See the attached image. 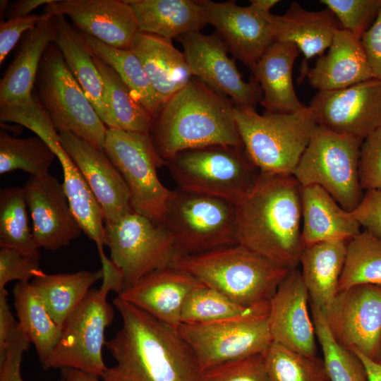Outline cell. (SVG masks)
<instances>
[{"mask_svg":"<svg viewBox=\"0 0 381 381\" xmlns=\"http://www.w3.org/2000/svg\"><path fill=\"white\" fill-rule=\"evenodd\" d=\"M121 329L105 346L116 364L103 381H202V371L177 329L119 296Z\"/></svg>","mask_w":381,"mask_h":381,"instance_id":"6da1fadb","label":"cell"},{"mask_svg":"<svg viewBox=\"0 0 381 381\" xmlns=\"http://www.w3.org/2000/svg\"><path fill=\"white\" fill-rule=\"evenodd\" d=\"M301 190L293 175L260 172L236 205L238 243L284 268L298 267L304 249Z\"/></svg>","mask_w":381,"mask_h":381,"instance_id":"7a4b0ae2","label":"cell"},{"mask_svg":"<svg viewBox=\"0 0 381 381\" xmlns=\"http://www.w3.org/2000/svg\"><path fill=\"white\" fill-rule=\"evenodd\" d=\"M234 102L195 77L166 101L150 133L159 157L214 145L243 146Z\"/></svg>","mask_w":381,"mask_h":381,"instance_id":"3957f363","label":"cell"},{"mask_svg":"<svg viewBox=\"0 0 381 381\" xmlns=\"http://www.w3.org/2000/svg\"><path fill=\"white\" fill-rule=\"evenodd\" d=\"M174 266L247 306L270 302L291 270L238 243L180 255Z\"/></svg>","mask_w":381,"mask_h":381,"instance_id":"277c9868","label":"cell"},{"mask_svg":"<svg viewBox=\"0 0 381 381\" xmlns=\"http://www.w3.org/2000/svg\"><path fill=\"white\" fill-rule=\"evenodd\" d=\"M234 114L243 147L260 172L293 175L317 126L308 107L294 113L259 114L235 104Z\"/></svg>","mask_w":381,"mask_h":381,"instance_id":"5b68a950","label":"cell"},{"mask_svg":"<svg viewBox=\"0 0 381 381\" xmlns=\"http://www.w3.org/2000/svg\"><path fill=\"white\" fill-rule=\"evenodd\" d=\"M179 188L236 205L254 188L260 169L243 146L214 145L183 150L164 161Z\"/></svg>","mask_w":381,"mask_h":381,"instance_id":"8992f818","label":"cell"},{"mask_svg":"<svg viewBox=\"0 0 381 381\" xmlns=\"http://www.w3.org/2000/svg\"><path fill=\"white\" fill-rule=\"evenodd\" d=\"M35 87L38 102L58 133L70 132L103 150L107 128L54 43L41 59Z\"/></svg>","mask_w":381,"mask_h":381,"instance_id":"52a82bcc","label":"cell"},{"mask_svg":"<svg viewBox=\"0 0 381 381\" xmlns=\"http://www.w3.org/2000/svg\"><path fill=\"white\" fill-rule=\"evenodd\" d=\"M363 140L317 125L293 176L302 187L321 186L352 212L364 194L358 171Z\"/></svg>","mask_w":381,"mask_h":381,"instance_id":"ba28073f","label":"cell"},{"mask_svg":"<svg viewBox=\"0 0 381 381\" xmlns=\"http://www.w3.org/2000/svg\"><path fill=\"white\" fill-rule=\"evenodd\" d=\"M162 224L172 234L180 255L238 243L236 205L217 197L172 190Z\"/></svg>","mask_w":381,"mask_h":381,"instance_id":"9c48e42d","label":"cell"},{"mask_svg":"<svg viewBox=\"0 0 381 381\" xmlns=\"http://www.w3.org/2000/svg\"><path fill=\"white\" fill-rule=\"evenodd\" d=\"M103 150L126 182L132 210L162 224L172 190L160 181L157 169L164 165L150 133L108 128Z\"/></svg>","mask_w":381,"mask_h":381,"instance_id":"30bf717a","label":"cell"},{"mask_svg":"<svg viewBox=\"0 0 381 381\" xmlns=\"http://www.w3.org/2000/svg\"><path fill=\"white\" fill-rule=\"evenodd\" d=\"M110 291L102 284L89 291L65 322L44 370L73 368L102 377L107 368L102 358L105 331L114 317L107 301Z\"/></svg>","mask_w":381,"mask_h":381,"instance_id":"8fae6325","label":"cell"},{"mask_svg":"<svg viewBox=\"0 0 381 381\" xmlns=\"http://www.w3.org/2000/svg\"><path fill=\"white\" fill-rule=\"evenodd\" d=\"M104 225L109 258L123 274V289L156 270L174 266L180 256L163 224L134 211Z\"/></svg>","mask_w":381,"mask_h":381,"instance_id":"7c38bea8","label":"cell"},{"mask_svg":"<svg viewBox=\"0 0 381 381\" xmlns=\"http://www.w3.org/2000/svg\"><path fill=\"white\" fill-rule=\"evenodd\" d=\"M8 119L34 132L54 152L63 170L62 185L71 210L82 231L95 243L100 261L107 258L104 250L107 237L102 210L81 171L62 146L47 112L34 100L11 109Z\"/></svg>","mask_w":381,"mask_h":381,"instance_id":"4fadbf2b","label":"cell"},{"mask_svg":"<svg viewBox=\"0 0 381 381\" xmlns=\"http://www.w3.org/2000/svg\"><path fill=\"white\" fill-rule=\"evenodd\" d=\"M177 331L202 372L264 354L273 343L268 316L211 323H181Z\"/></svg>","mask_w":381,"mask_h":381,"instance_id":"5bb4252c","label":"cell"},{"mask_svg":"<svg viewBox=\"0 0 381 381\" xmlns=\"http://www.w3.org/2000/svg\"><path fill=\"white\" fill-rule=\"evenodd\" d=\"M341 346L379 363L381 353V286L359 284L339 291L322 312Z\"/></svg>","mask_w":381,"mask_h":381,"instance_id":"9a60e30c","label":"cell"},{"mask_svg":"<svg viewBox=\"0 0 381 381\" xmlns=\"http://www.w3.org/2000/svg\"><path fill=\"white\" fill-rule=\"evenodd\" d=\"M308 107L317 125L364 140L381 126V80L318 91Z\"/></svg>","mask_w":381,"mask_h":381,"instance_id":"2e32d148","label":"cell"},{"mask_svg":"<svg viewBox=\"0 0 381 381\" xmlns=\"http://www.w3.org/2000/svg\"><path fill=\"white\" fill-rule=\"evenodd\" d=\"M193 77L231 99L236 105L255 106L262 99V91L253 78L245 81L234 60L228 56V48L217 32L209 35L199 32L178 37Z\"/></svg>","mask_w":381,"mask_h":381,"instance_id":"e0dca14e","label":"cell"},{"mask_svg":"<svg viewBox=\"0 0 381 381\" xmlns=\"http://www.w3.org/2000/svg\"><path fill=\"white\" fill-rule=\"evenodd\" d=\"M207 24L214 26L233 56L252 71L275 42L273 14L234 1L201 0Z\"/></svg>","mask_w":381,"mask_h":381,"instance_id":"ac0fdd59","label":"cell"},{"mask_svg":"<svg viewBox=\"0 0 381 381\" xmlns=\"http://www.w3.org/2000/svg\"><path fill=\"white\" fill-rule=\"evenodd\" d=\"M23 188L38 248L57 250L80 235L82 229L56 177L49 173L30 176Z\"/></svg>","mask_w":381,"mask_h":381,"instance_id":"d6986e66","label":"cell"},{"mask_svg":"<svg viewBox=\"0 0 381 381\" xmlns=\"http://www.w3.org/2000/svg\"><path fill=\"white\" fill-rule=\"evenodd\" d=\"M310 298L298 268L291 270L270 301L268 322L273 342L306 356H318Z\"/></svg>","mask_w":381,"mask_h":381,"instance_id":"ffe728a7","label":"cell"},{"mask_svg":"<svg viewBox=\"0 0 381 381\" xmlns=\"http://www.w3.org/2000/svg\"><path fill=\"white\" fill-rule=\"evenodd\" d=\"M43 13L66 16L81 32L121 49H131L139 31L133 11L126 1L54 0L44 6Z\"/></svg>","mask_w":381,"mask_h":381,"instance_id":"44dd1931","label":"cell"},{"mask_svg":"<svg viewBox=\"0 0 381 381\" xmlns=\"http://www.w3.org/2000/svg\"><path fill=\"white\" fill-rule=\"evenodd\" d=\"M60 142L81 171L99 204L104 223L133 212L131 195L122 176L105 154L70 132L59 133Z\"/></svg>","mask_w":381,"mask_h":381,"instance_id":"7402d4cb","label":"cell"},{"mask_svg":"<svg viewBox=\"0 0 381 381\" xmlns=\"http://www.w3.org/2000/svg\"><path fill=\"white\" fill-rule=\"evenodd\" d=\"M201 284L188 272L172 266L146 275L118 296L177 329L187 298Z\"/></svg>","mask_w":381,"mask_h":381,"instance_id":"603a6c76","label":"cell"},{"mask_svg":"<svg viewBox=\"0 0 381 381\" xmlns=\"http://www.w3.org/2000/svg\"><path fill=\"white\" fill-rule=\"evenodd\" d=\"M301 73L318 91L341 90L373 78L361 40L343 29L336 31L327 53Z\"/></svg>","mask_w":381,"mask_h":381,"instance_id":"cb8c5ba5","label":"cell"},{"mask_svg":"<svg viewBox=\"0 0 381 381\" xmlns=\"http://www.w3.org/2000/svg\"><path fill=\"white\" fill-rule=\"evenodd\" d=\"M58 29L56 16H51L23 36L1 80L0 107L21 106L34 99L32 91L41 59L48 47L54 42Z\"/></svg>","mask_w":381,"mask_h":381,"instance_id":"d4e9b609","label":"cell"},{"mask_svg":"<svg viewBox=\"0 0 381 381\" xmlns=\"http://www.w3.org/2000/svg\"><path fill=\"white\" fill-rule=\"evenodd\" d=\"M299 49L293 43L274 42L253 71L262 92L261 105L265 111L294 113L307 107L296 95L292 73Z\"/></svg>","mask_w":381,"mask_h":381,"instance_id":"484cf974","label":"cell"},{"mask_svg":"<svg viewBox=\"0 0 381 381\" xmlns=\"http://www.w3.org/2000/svg\"><path fill=\"white\" fill-rule=\"evenodd\" d=\"M130 49L140 61L154 90L164 103L193 77L183 52L171 40L138 31Z\"/></svg>","mask_w":381,"mask_h":381,"instance_id":"4316f807","label":"cell"},{"mask_svg":"<svg viewBox=\"0 0 381 381\" xmlns=\"http://www.w3.org/2000/svg\"><path fill=\"white\" fill-rule=\"evenodd\" d=\"M301 202L304 247L327 241L351 240L361 232L351 212L320 186L302 187Z\"/></svg>","mask_w":381,"mask_h":381,"instance_id":"83f0119b","label":"cell"},{"mask_svg":"<svg viewBox=\"0 0 381 381\" xmlns=\"http://www.w3.org/2000/svg\"><path fill=\"white\" fill-rule=\"evenodd\" d=\"M273 26L275 42L294 44L304 55L305 62L322 55L330 47L336 31L341 29L329 8L310 11L297 2L291 3L283 15L273 14Z\"/></svg>","mask_w":381,"mask_h":381,"instance_id":"f1b7e54d","label":"cell"},{"mask_svg":"<svg viewBox=\"0 0 381 381\" xmlns=\"http://www.w3.org/2000/svg\"><path fill=\"white\" fill-rule=\"evenodd\" d=\"M56 18L59 29L54 43L103 123L108 128H116L107 101L103 80L83 32L71 25L64 16H59Z\"/></svg>","mask_w":381,"mask_h":381,"instance_id":"f546056e","label":"cell"},{"mask_svg":"<svg viewBox=\"0 0 381 381\" xmlns=\"http://www.w3.org/2000/svg\"><path fill=\"white\" fill-rule=\"evenodd\" d=\"M139 32L172 40L207 24L201 0H126Z\"/></svg>","mask_w":381,"mask_h":381,"instance_id":"4dcf8cb0","label":"cell"},{"mask_svg":"<svg viewBox=\"0 0 381 381\" xmlns=\"http://www.w3.org/2000/svg\"><path fill=\"white\" fill-rule=\"evenodd\" d=\"M349 240L337 239L304 247L300 258L301 276L310 303L322 312L338 293Z\"/></svg>","mask_w":381,"mask_h":381,"instance_id":"1f68e13d","label":"cell"},{"mask_svg":"<svg viewBox=\"0 0 381 381\" xmlns=\"http://www.w3.org/2000/svg\"><path fill=\"white\" fill-rule=\"evenodd\" d=\"M13 304L19 327L36 350L42 367L61 334L31 282H17L13 289Z\"/></svg>","mask_w":381,"mask_h":381,"instance_id":"d6a6232c","label":"cell"},{"mask_svg":"<svg viewBox=\"0 0 381 381\" xmlns=\"http://www.w3.org/2000/svg\"><path fill=\"white\" fill-rule=\"evenodd\" d=\"M102 270L73 273L43 274L31 282L56 325L62 329L91 286L102 279Z\"/></svg>","mask_w":381,"mask_h":381,"instance_id":"836d02e7","label":"cell"},{"mask_svg":"<svg viewBox=\"0 0 381 381\" xmlns=\"http://www.w3.org/2000/svg\"><path fill=\"white\" fill-rule=\"evenodd\" d=\"M270 302L242 305L220 291L202 284L187 298L181 323H211L247 320L269 315Z\"/></svg>","mask_w":381,"mask_h":381,"instance_id":"e575fe53","label":"cell"},{"mask_svg":"<svg viewBox=\"0 0 381 381\" xmlns=\"http://www.w3.org/2000/svg\"><path fill=\"white\" fill-rule=\"evenodd\" d=\"M83 34L91 52L119 74L135 99L155 120L164 102L154 90L140 61L134 52L131 49L109 46L93 37Z\"/></svg>","mask_w":381,"mask_h":381,"instance_id":"d590c367","label":"cell"},{"mask_svg":"<svg viewBox=\"0 0 381 381\" xmlns=\"http://www.w3.org/2000/svg\"><path fill=\"white\" fill-rule=\"evenodd\" d=\"M93 61L103 80L107 101L116 128L150 133L154 123L153 117L109 65L94 54Z\"/></svg>","mask_w":381,"mask_h":381,"instance_id":"8d00e7d4","label":"cell"},{"mask_svg":"<svg viewBox=\"0 0 381 381\" xmlns=\"http://www.w3.org/2000/svg\"><path fill=\"white\" fill-rule=\"evenodd\" d=\"M359 284L381 286V240L365 230L348 243L338 292Z\"/></svg>","mask_w":381,"mask_h":381,"instance_id":"74e56055","label":"cell"},{"mask_svg":"<svg viewBox=\"0 0 381 381\" xmlns=\"http://www.w3.org/2000/svg\"><path fill=\"white\" fill-rule=\"evenodd\" d=\"M310 309L329 381H370L358 354L334 340L319 308L310 303Z\"/></svg>","mask_w":381,"mask_h":381,"instance_id":"f35d334b","label":"cell"},{"mask_svg":"<svg viewBox=\"0 0 381 381\" xmlns=\"http://www.w3.org/2000/svg\"><path fill=\"white\" fill-rule=\"evenodd\" d=\"M50 147L40 138H18L0 132V174L23 170L31 176L49 173L56 158Z\"/></svg>","mask_w":381,"mask_h":381,"instance_id":"ab89813d","label":"cell"},{"mask_svg":"<svg viewBox=\"0 0 381 381\" xmlns=\"http://www.w3.org/2000/svg\"><path fill=\"white\" fill-rule=\"evenodd\" d=\"M28 205L23 187L0 190V246L24 253L38 251L29 226Z\"/></svg>","mask_w":381,"mask_h":381,"instance_id":"60d3db41","label":"cell"},{"mask_svg":"<svg viewBox=\"0 0 381 381\" xmlns=\"http://www.w3.org/2000/svg\"><path fill=\"white\" fill-rule=\"evenodd\" d=\"M269 381H329L323 359L273 342L263 354Z\"/></svg>","mask_w":381,"mask_h":381,"instance_id":"b9f144b4","label":"cell"},{"mask_svg":"<svg viewBox=\"0 0 381 381\" xmlns=\"http://www.w3.org/2000/svg\"><path fill=\"white\" fill-rule=\"evenodd\" d=\"M338 20L341 29L361 40L375 21L381 0H321Z\"/></svg>","mask_w":381,"mask_h":381,"instance_id":"7bdbcfd3","label":"cell"},{"mask_svg":"<svg viewBox=\"0 0 381 381\" xmlns=\"http://www.w3.org/2000/svg\"><path fill=\"white\" fill-rule=\"evenodd\" d=\"M44 272L40 267L39 250L24 253L18 250L1 247L0 250V290L13 280L30 282Z\"/></svg>","mask_w":381,"mask_h":381,"instance_id":"ee69618b","label":"cell"},{"mask_svg":"<svg viewBox=\"0 0 381 381\" xmlns=\"http://www.w3.org/2000/svg\"><path fill=\"white\" fill-rule=\"evenodd\" d=\"M202 381H269L263 354L238 359L202 372Z\"/></svg>","mask_w":381,"mask_h":381,"instance_id":"f6af8a7d","label":"cell"},{"mask_svg":"<svg viewBox=\"0 0 381 381\" xmlns=\"http://www.w3.org/2000/svg\"><path fill=\"white\" fill-rule=\"evenodd\" d=\"M358 171L363 190L381 189V126L363 140Z\"/></svg>","mask_w":381,"mask_h":381,"instance_id":"bcb514c9","label":"cell"},{"mask_svg":"<svg viewBox=\"0 0 381 381\" xmlns=\"http://www.w3.org/2000/svg\"><path fill=\"white\" fill-rule=\"evenodd\" d=\"M51 17L44 13L9 18L0 23V64L28 31L33 29L40 21Z\"/></svg>","mask_w":381,"mask_h":381,"instance_id":"7dc6e473","label":"cell"},{"mask_svg":"<svg viewBox=\"0 0 381 381\" xmlns=\"http://www.w3.org/2000/svg\"><path fill=\"white\" fill-rule=\"evenodd\" d=\"M361 226L381 240V189L367 190L351 212Z\"/></svg>","mask_w":381,"mask_h":381,"instance_id":"c3c4849f","label":"cell"},{"mask_svg":"<svg viewBox=\"0 0 381 381\" xmlns=\"http://www.w3.org/2000/svg\"><path fill=\"white\" fill-rule=\"evenodd\" d=\"M29 340L20 329L6 351L4 358L0 361V381H24L20 367L23 353L30 344Z\"/></svg>","mask_w":381,"mask_h":381,"instance_id":"681fc988","label":"cell"},{"mask_svg":"<svg viewBox=\"0 0 381 381\" xmlns=\"http://www.w3.org/2000/svg\"><path fill=\"white\" fill-rule=\"evenodd\" d=\"M361 40L373 78L381 80V7L375 21Z\"/></svg>","mask_w":381,"mask_h":381,"instance_id":"f907efd6","label":"cell"},{"mask_svg":"<svg viewBox=\"0 0 381 381\" xmlns=\"http://www.w3.org/2000/svg\"><path fill=\"white\" fill-rule=\"evenodd\" d=\"M20 329L12 314L6 289L0 290V361Z\"/></svg>","mask_w":381,"mask_h":381,"instance_id":"816d5d0a","label":"cell"},{"mask_svg":"<svg viewBox=\"0 0 381 381\" xmlns=\"http://www.w3.org/2000/svg\"><path fill=\"white\" fill-rule=\"evenodd\" d=\"M54 0H18L8 4L6 16L9 18L30 15L31 12Z\"/></svg>","mask_w":381,"mask_h":381,"instance_id":"f5cc1de1","label":"cell"},{"mask_svg":"<svg viewBox=\"0 0 381 381\" xmlns=\"http://www.w3.org/2000/svg\"><path fill=\"white\" fill-rule=\"evenodd\" d=\"M363 362L370 381H381V363L373 361L360 352L353 351Z\"/></svg>","mask_w":381,"mask_h":381,"instance_id":"db71d44e","label":"cell"},{"mask_svg":"<svg viewBox=\"0 0 381 381\" xmlns=\"http://www.w3.org/2000/svg\"><path fill=\"white\" fill-rule=\"evenodd\" d=\"M61 372L66 381H100L99 377L73 368H62Z\"/></svg>","mask_w":381,"mask_h":381,"instance_id":"11a10c76","label":"cell"},{"mask_svg":"<svg viewBox=\"0 0 381 381\" xmlns=\"http://www.w3.org/2000/svg\"><path fill=\"white\" fill-rule=\"evenodd\" d=\"M279 0H251L250 4L265 12H270L271 8L279 3Z\"/></svg>","mask_w":381,"mask_h":381,"instance_id":"9f6ffc18","label":"cell"},{"mask_svg":"<svg viewBox=\"0 0 381 381\" xmlns=\"http://www.w3.org/2000/svg\"><path fill=\"white\" fill-rule=\"evenodd\" d=\"M0 5H1V7H0V10H1V16H2V15H4V13H6V10L8 8V1H6V0H1L0 1Z\"/></svg>","mask_w":381,"mask_h":381,"instance_id":"6f0895ef","label":"cell"},{"mask_svg":"<svg viewBox=\"0 0 381 381\" xmlns=\"http://www.w3.org/2000/svg\"><path fill=\"white\" fill-rule=\"evenodd\" d=\"M59 381H66L64 377H61Z\"/></svg>","mask_w":381,"mask_h":381,"instance_id":"680465c9","label":"cell"},{"mask_svg":"<svg viewBox=\"0 0 381 381\" xmlns=\"http://www.w3.org/2000/svg\"><path fill=\"white\" fill-rule=\"evenodd\" d=\"M379 363H381V353H380V358Z\"/></svg>","mask_w":381,"mask_h":381,"instance_id":"91938a15","label":"cell"}]
</instances>
